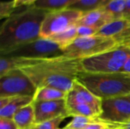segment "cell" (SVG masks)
Returning <instances> with one entry per match:
<instances>
[{"label": "cell", "mask_w": 130, "mask_h": 129, "mask_svg": "<svg viewBox=\"0 0 130 129\" xmlns=\"http://www.w3.org/2000/svg\"><path fill=\"white\" fill-rule=\"evenodd\" d=\"M12 119L17 125L18 129H29L35 125V110L34 102L21 109L13 116Z\"/></svg>", "instance_id": "cell-14"}, {"label": "cell", "mask_w": 130, "mask_h": 129, "mask_svg": "<svg viewBox=\"0 0 130 129\" xmlns=\"http://www.w3.org/2000/svg\"><path fill=\"white\" fill-rule=\"evenodd\" d=\"M34 102V97L21 96L11 97L8 104L0 109V117L6 119H12L14 115L24 106L32 103Z\"/></svg>", "instance_id": "cell-15"}, {"label": "cell", "mask_w": 130, "mask_h": 129, "mask_svg": "<svg viewBox=\"0 0 130 129\" xmlns=\"http://www.w3.org/2000/svg\"><path fill=\"white\" fill-rule=\"evenodd\" d=\"M124 18H130V0H126V9L124 13Z\"/></svg>", "instance_id": "cell-28"}, {"label": "cell", "mask_w": 130, "mask_h": 129, "mask_svg": "<svg viewBox=\"0 0 130 129\" xmlns=\"http://www.w3.org/2000/svg\"><path fill=\"white\" fill-rule=\"evenodd\" d=\"M114 20L113 17L102 8L85 13L76 24V26L85 25L100 30L104 25Z\"/></svg>", "instance_id": "cell-12"}, {"label": "cell", "mask_w": 130, "mask_h": 129, "mask_svg": "<svg viewBox=\"0 0 130 129\" xmlns=\"http://www.w3.org/2000/svg\"><path fill=\"white\" fill-rule=\"evenodd\" d=\"M126 46H127V47H129V48L130 49V43H129V44H127V45H126Z\"/></svg>", "instance_id": "cell-31"}, {"label": "cell", "mask_w": 130, "mask_h": 129, "mask_svg": "<svg viewBox=\"0 0 130 129\" xmlns=\"http://www.w3.org/2000/svg\"><path fill=\"white\" fill-rule=\"evenodd\" d=\"M36 90L37 87L21 69H14L0 76V98L34 97Z\"/></svg>", "instance_id": "cell-6"}, {"label": "cell", "mask_w": 130, "mask_h": 129, "mask_svg": "<svg viewBox=\"0 0 130 129\" xmlns=\"http://www.w3.org/2000/svg\"><path fill=\"white\" fill-rule=\"evenodd\" d=\"M98 119L107 125L130 122V100L127 97L102 100Z\"/></svg>", "instance_id": "cell-9"}, {"label": "cell", "mask_w": 130, "mask_h": 129, "mask_svg": "<svg viewBox=\"0 0 130 129\" xmlns=\"http://www.w3.org/2000/svg\"><path fill=\"white\" fill-rule=\"evenodd\" d=\"M118 43L110 37L94 35L88 37H77L70 45L62 49L63 56L71 59H80L92 57L109 51Z\"/></svg>", "instance_id": "cell-5"}, {"label": "cell", "mask_w": 130, "mask_h": 129, "mask_svg": "<svg viewBox=\"0 0 130 129\" xmlns=\"http://www.w3.org/2000/svg\"><path fill=\"white\" fill-rule=\"evenodd\" d=\"M128 97V98H129V100H130V94H129V96H128V97Z\"/></svg>", "instance_id": "cell-32"}, {"label": "cell", "mask_w": 130, "mask_h": 129, "mask_svg": "<svg viewBox=\"0 0 130 129\" xmlns=\"http://www.w3.org/2000/svg\"><path fill=\"white\" fill-rule=\"evenodd\" d=\"M73 119L62 129H84L96 119H91L84 116H74Z\"/></svg>", "instance_id": "cell-21"}, {"label": "cell", "mask_w": 130, "mask_h": 129, "mask_svg": "<svg viewBox=\"0 0 130 129\" xmlns=\"http://www.w3.org/2000/svg\"><path fill=\"white\" fill-rule=\"evenodd\" d=\"M122 73H124V74H130V56L129 58L128 59L123 71H122Z\"/></svg>", "instance_id": "cell-29"}, {"label": "cell", "mask_w": 130, "mask_h": 129, "mask_svg": "<svg viewBox=\"0 0 130 129\" xmlns=\"http://www.w3.org/2000/svg\"><path fill=\"white\" fill-rule=\"evenodd\" d=\"M114 129H117V128H114Z\"/></svg>", "instance_id": "cell-35"}, {"label": "cell", "mask_w": 130, "mask_h": 129, "mask_svg": "<svg viewBox=\"0 0 130 129\" xmlns=\"http://www.w3.org/2000/svg\"><path fill=\"white\" fill-rule=\"evenodd\" d=\"M129 21H130V18H129Z\"/></svg>", "instance_id": "cell-34"}, {"label": "cell", "mask_w": 130, "mask_h": 129, "mask_svg": "<svg viewBox=\"0 0 130 129\" xmlns=\"http://www.w3.org/2000/svg\"><path fill=\"white\" fill-rule=\"evenodd\" d=\"M21 70L37 88L53 87L68 93L73 82L85 72L82 60L63 56L47 59H30V65Z\"/></svg>", "instance_id": "cell-1"}, {"label": "cell", "mask_w": 130, "mask_h": 129, "mask_svg": "<svg viewBox=\"0 0 130 129\" xmlns=\"http://www.w3.org/2000/svg\"><path fill=\"white\" fill-rule=\"evenodd\" d=\"M29 129H35V128H34V126H33L32 128H29Z\"/></svg>", "instance_id": "cell-33"}, {"label": "cell", "mask_w": 130, "mask_h": 129, "mask_svg": "<svg viewBox=\"0 0 130 129\" xmlns=\"http://www.w3.org/2000/svg\"><path fill=\"white\" fill-rule=\"evenodd\" d=\"M67 114L69 117L84 116L91 119H97L99 114L89 105L72 100L66 99Z\"/></svg>", "instance_id": "cell-13"}, {"label": "cell", "mask_w": 130, "mask_h": 129, "mask_svg": "<svg viewBox=\"0 0 130 129\" xmlns=\"http://www.w3.org/2000/svg\"><path fill=\"white\" fill-rule=\"evenodd\" d=\"M103 8L110 13L115 20L124 18L126 0H111Z\"/></svg>", "instance_id": "cell-20"}, {"label": "cell", "mask_w": 130, "mask_h": 129, "mask_svg": "<svg viewBox=\"0 0 130 129\" xmlns=\"http://www.w3.org/2000/svg\"><path fill=\"white\" fill-rule=\"evenodd\" d=\"M0 129H18L12 119L0 117Z\"/></svg>", "instance_id": "cell-25"}, {"label": "cell", "mask_w": 130, "mask_h": 129, "mask_svg": "<svg viewBox=\"0 0 130 129\" xmlns=\"http://www.w3.org/2000/svg\"><path fill=\"white\" fill-rule=\"evenodd\" d=\"M98 29L89 27V26H85V25H79L77 26V33L78 37H88V36H92L98 33Z\"/></svg>", "instance_id": "cell-24"}, {"label": "cell", "mask_w": 130, "mask_h": 129, "mask_svg": "<svg viewBox=\"0 0 130 129\" xmlns=\"http://www.w3.org/2000/svg\"><path fill=\"white\" fill-rule=\"evenodd\" d=\"M77 37H78L77 26L74 25L59 33L50 36L47 39L57 43L62 49L65 47L70 45Z\"/></svg>", "instance_id": "cell-17"}, {"label": "cell", "mask_w": 130, "mask_h": 129, "mask_svg": "<svg viewBox=\"0 0 130 129\" xmlns=\"http://www.w3.org/2000/svg\"><path fill=\"white\" fill-rule=\"evenodd\" d=\"M84 14L82 11L69 8L49 11L42 24L40 38L47 39L76 25Z\"/></svg>", "instance_id": "cell-7"}, {"label": "cell", "mask_w": 130, "mask_h": 129, "mask_svg": "<svg viewBox=\"0 0 130 129\" xmlns=\"http://www.w3.org/2000/svg\"><path fill=\"white\" fill-rule=\"evenodd\" d=\"M129 56V48L121 45L99 55L84 59L82 60V65L85 72L88 73H122Z\"/></svg>", "instance_id": "cell-4"}, {"label": "cell", "mask_w": 130, "mask_h": 129, "mask_svg": "<svg viewBox=\"0 0 130 129\" xmlns=\"http://www.w3.org/2000/svg\"><path fill=\"white\" fill-rule=\"evenodd\" d=\"M2 56L23 59H47L61 56L63 53L57 43L49 39L40 38L17 48L8 54Z\"/></svg>", "instance_id": "cell-8"}, {"label": "cell", "mask_w": 130, "mask_h": 129, "mask_svg": "<svg viewBox=\"0 0 130 129\" xmlns=\"http://www.w3.org/2000/svg\"><path fill=\"white\" fill-rule=\"evenodd\" d=\"M67 117L66 116H62L50 121L36 124L34 125V128L35 129H62L60 128V125Z\"/></svg>", "instance_id": "cell-22"}, {"label": "cell", "mask_w": 130, "mask_h": 129, "mask_svg": "<svg viewBox=\"0 0 130 129\" xmlns=\"http://www.w3.org/2000/svg\"><path fill=\"white\" fill-rule=\"evenodd\" d=\"M126 75H127V77H128V78L130 79V74H126Z\"/></svg>", "instance_id": "cell-30"}, {"label": "cell", "mask_w": 130, "mask_h": 129, "mask_svg": "<svg viewBox=\"0 0 130 129\" xmlns=\"http://www.w3.org/2000/svg\"><path fill=\"white\" fill-rule=\"evenodd\" d=\"M34 105L35 110V125L50 121L62 116L69 117L67 114L66 99L52 101L34 102Z\"/></svg>", "instance_id": "cell-10"}, {"label": "cell", "mask_w": 130, "mask_h": 129, "mask_svg": "<svg viewBox=\"0 0 130 129\" xmlns=\"http://www.w3.org/2000/svg\"><path fill=\"white\" fill-rule=\"evenodd\" d=\"M66 92H64L59 89L47 87H39L37 88L36 93L34 96V102L63 100L66 98Z\"/></svg>", "instance_id": "cell-16"}, {"label": "cell", "mask_w": 130, "mask_h": 129, "mask_svg": "<svg viewBox=\"0 0 130 129\" xmlns=\"http://www.w3.org/2000/svg\"><path fill=\"white\" fill-rule=\"evenodd\" d=\"M77 1L78 0H37L32 5L40 9L51 11L68 8Z\"/></svg>", "instance_id": "cell-18"}, {"label": "cell", "mask_w": 130, "mask_h": 129, "mask_svg": "<svg viewBox=\"0 0 130 129\" xmlns=\"http://www.w3.org/2000/svg\"><path fill=\"white\" fill-rule=\"evenodd\" d=\"M77 102L86 103L91 106L98 114L101 115L102 100L91 94L84 85L76 80L74 81L72 89L67 93L66 98Z\"/></svg>", "instance_id": "cell-11"}, {"label": "cell", "mask_w": 130, "mask_h": 129, "mask_svg": "<svg viewBox=\"0 0 130 129\" xmlns=\"http://www.w3.org/2000/svg\"><path fill=\"white\" fill-rule=\"evenodd\" d=\"M77 81L101 100L128 97L130 94V79L124 73L83 72L78 77Z\"/></svg>", "instance_id": "cell-3"}, {"label": "cell", "mask_w": 130, "mask_h": 129, "mask_svg": "<svg viewBox=\"0 0 130 129\" xmlns=\"http://www.w3.org/2000/svg\"><path fill=\"white\" fill-rule=\"evenodd\" d=\"M111 0H78L69 8L75 9L84 13L101 9L105 7Z\"/></svg>", "instance_id": "cell-19"}, {"label": "cell", "mask_w": 130, "mask_h": 129, "mask_svg": "<svg viewBox=\"0 0 130 129\" xmlns=\"http://www.w3.org/2000/svg\"><path fill=\"white\" fill-rule=\"evenodd\" d=\"M17 8L14 7V1H7V2H2L0 3V18H8L11 16Z\"/></svg>", "instance_id": "cell-23"}, {"label": "cell", "mask_w": 130, "mask_h": 129, "mask_svg": "<svg viewBox=\"0 0 130 129\" xmlns=\"http://www.w3.org/2000/svg\"><path fill=\"white\" fill-rule=\"evenodd\" d=\"M48 12L30 5L7 18L0 28V55L8 54L40 39L42 24Z\"/></svg>", "instance_id": "cell-2"}, {"label": "cell", "mask_w": 130, "mask_h": 129, "mask_svg": "<svg viewBox=\"0 0 130 129\" xmlns=\"http://www.w3.org/2000/svg\"><path fill=\"white\" fill-rule=\"evenodd\" d=\"M107 125L110 129H130V122H126V123H123V124H112V125Z\"/></svg>", "instance_id": "cell-27"}, {"label": "cell", "mask_w": 130, "mask_h": 129, "mask_svg": "<svg viewBox=\"0 0 130 129\" xmlns=\"http://www.w3.org/2000/svg\"><path fill=\"white\" fill-rule=\"evenodd\" d=\"M15 8H19L21 6H30L34 4L37 0H13Z\"/></svg>", "instance_id": "cell-26"}]
</instances>
